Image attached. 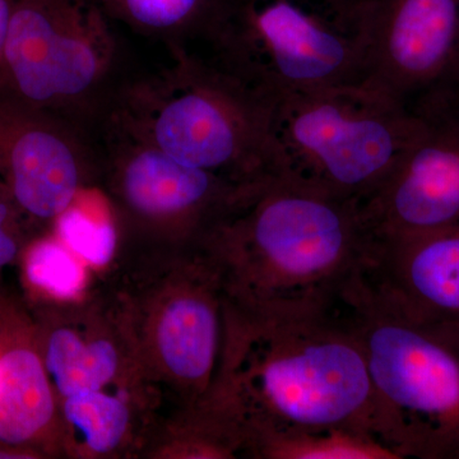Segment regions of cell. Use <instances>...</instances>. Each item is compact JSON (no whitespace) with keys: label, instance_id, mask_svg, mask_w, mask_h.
<instances>
[{"label":"cell","instance_id":"ac0fdd59","mask_svg":"<svg viewBox=\"0 0 459 459\" xmlns=\"http://www.w3.org/2000/svg\"><path fill=\"white\" fill-rule=\"evenodd\" d=\"M65 416L83 435L91 451L99 455L115 451L122 444L131 422L126 402L100 391L65 397Z\"/></svg>","mask_w":459,"mask_h":459},{"label":"cell","instance_id":"5b68a950","mask_svg":"<svg viewBox=\"0 0 459 459\" xmlns=\"http://www.w3.org/2000/svg\"><path fill=\"white\" fill-rule=\"evenodd\" d=\"M421 126L412 108L368 82L294 93L271 107L274 178L358 201L391 174Z\"/></svg>","mask_w":459,"mask_h":459},{"label":"cell","instance_id":"603a6c76","mask_svg":"<svg viewBox=\"0 0 459 459\" xmlns=\"http://www.w3.org/2000/svg\"><path fill=\"white\" fill-rule=\"evenodd\" d=\"M17 207L14 205L9 195L5 198H0V228L13 225L14 213Z\"/></svg>","mask_w":459,"mask_h":459},{"label":"cell","instance_id":"277c9868","mask_svg":"<svg viewBox=\"0 0 459 459\" xmlns=\"http://www.w3.org/2000/svg\"><path fill=\"white\" fill-rule=\"evenodd\" d=\"M171 48V65L126 87L108 114L181 164L235 188L273 179L271 108L188 48Z\"/></svg>","mask_w":459,"mask_h":459},{"label":"cell","instance_id":"cb8c5ba5","mask_svg":"<svg viewBox=\"0 0 459 459\" xmlns=\"http://www.w3.org/2000/svg\"><path fill=\"white\" fill-rule=\"evenodd\" d=\"M35 452L23 451V449L12 448L0 443V459H29L35 458Z\"/></svg>","mask_w":459,"mask_h":459},{"label":"cell","instance_id":"5bb4252c","mask_svg":"<svg viewBox=\"0 0 459 459\" xmlns=\"http://www.w3.org/2000/svg\"><path fill=\"white\" fill-rule=\"evenodd\" d=\"M29 332L0 331V443L23 451L40 442L56 413L49 374Z\"/></svg>","mask_w":459,"mask_h":459},{"label":"cell","instance_id":"8992f818","mask_svg":"<svg viewBox=\"0 0 459 459\" xmlns=\"http://www.w3.org/2000/svg\"><path fill=\"white\" fill-rule=\"evenodd\" d=\"M340 307L364 349L380 439L400 459H459V332L394 313L356 276Z\"/></svg>","mask_w":459,"mask_h":459},{"label":"cell","instance_id":"2e32d148","mask_svg":"<svg viewBox=\"0 0 459 459\" xmlns=\"http://www.w3.org/2000/svg\"><path fill=\"white\" fill-rule=\"evenodd\" d=\"M246 455L271 459H400L376 435L344 427L263 435L249 443Z\"/></svg>","mask_w":459,"mask_h":459},{"label":"cell","instance_id":"3957f363","mask_svg":"<svg viewBox=\"0 0 459 459\" xmlns=\"http://www.w3.org/2000/svg\"><path fill=\"white\" fill-rule=\"evenodd\" d=\"M186 47L270 108L294 93L364 83L365 0H220Z\"/></svg>","mask_w":459,"mask_h":459},{"label":"cell","instance_id":"7a4b0ae2","mask_svg":"<svg viewBox=\"0 0 459 459\" xmlns=\"http://www.w3.org/2000/svg\"><path fill=\"white\" fill-rule=\"evenodd\" d=\"M210 401L243 430L246 451L255 437L301 429L355 428L380 439L367 358L340 303L282 318L226 312Z\"/></svg>","mask_w":459,"mask_h":459},{"label":"cell","instance_id":"7c38bea8","mask_svg":"<svg viewBox=\"0 0 459 459\" xmlns=\"http://www.w3.org/2000/svg\"><path fill=\"white\" fill-rule=\"evenodd\" d=\"M356 282L394 313L459 332V225L369 240Z\"/></svg>","mask_w":459,"mask_h":459},{"label":"cell","instance_id":"d6986e66","mask_svg":"<svg viewBox=\"0 0 459 459\" xmlns=\"http://www.w3.org/2000/svg\"><path fill=\"white\" fill-rule=\"evenodd\" d=\"M27 280L36 289L57 299L74 298L82 291L84 272L62 241H38L26 255Z\"/></svg>","mask_w":459,"mask_h":459},{"label":"cell","instance_id":"4fadbf2b","mask_svg":"<svg viewBox=\"0 0 459 459\" xmlns=\"http://www.w3.org/2000/svg\"><path fill=\"white\" fill-rule=\"evenodd\" d=\"M226 332V299L213 262L195 255L156 316L153 347L166 373L198 407L212 394L221 365Z\"/></svg>","mask_w":459,"mask_h":459},{"label":"cell","instance_id":"8fae6325","mask_svg":"<svg viewBox=\"0 0 459 459\" xmlns=\"http://www.w3.org/2000/svg\"><path fill=\"white\" fill-rule=\"evenodd\" d=\"M368 83L403 104L459 91V0H365Z\"/></svg>","mask_w":459,"mask_h":459},{"label":"cell","instance_id":"ffe728a7","mask_svg":"<svg viewBox=\"0 0 459 459\" xmlns=\"http://www.w3.org/2000/svg\"><path fill=\"white\" fill-rule=\"evenodd\" d=\"M59 240L75 255L91 264H108L117 247V231L113 223L98 220L80 207H71L56 220Z\"/></svg>","mask_w":459,"mask_h":459},{"label":"cell","instance_id":"e0dca14e","mask_svg":"<svg viewBox=\"0 0 459 459\" xmlns=\"http://www.w3.org/2000/svg\"><path fill=\"white\" fill-rule=\"evenodd\" d=\"M108 18L141 35L188 45L212 17L220 0H100Z\"/></svg>","mask_w":459,"mask_h":459},{"label":"cell","instance_id":"9c48e42d","mask_svg":"<svg viewBox=\"0 0 459 459\" xmlns=\"http://www.w3.org/2000/svg\"><path fill=\"white\" fill-rule=\"evenodd\" d=\"M100 146L114 193L126 211L152 225L174 226L193 246L249 192L181 164L108 113Z\"/></svg>","mask_w":459,"mask_h":459},{"label":"cell","instance_id":"9a60e30c","mask_svg":"<svg viewBox=\"0 0 459 459\" xmlns=\"http://www.w3.org/2000/svg\"><path fill=\"white\" fill-rule=\"evenodd\" d=\"M42 360L57 392L65 397L100 391L119 369V353L108 338H83L60 327L45 337Z\"/></svg>","mask_w":459,"mask_h":459},{"label":"cell","instance_id":"30bf717a","mask_svg":"<svg viewBox=\"0 0 459 459\" xmlns=\"http://www.w3.org/2000/svg\"><path fill=\"white\" fill-rule=\"evenodd\" d=\"M83 124L0 87V177L17 210L51 221L74 204L95 162Z\"/></svg>","mask_w":459,"mask_h":459},{"label":"cell","instance_id":"52a82bcc","mask_svg":"<svg viewBox=\"0 0 459 459\" xmlns=\"http://www.w3.org/2000/svg\"><path fill=\"white\" fill-rule=\"evenodd\" d=\"M114 56L100 0H12L0 87L83 124Z\"/></svg>","mask_w":459,"mask_h":459},{"label":"cell","instance_id":"7402d4cb","mask_svg":"<svg viewBox=\"0 0 459 459\" xmlns=\"http://www.w3.org/2000/svg\"><path fill=\"white\" fill-rule=\"evenodd\" d=\"M12 0H0V57L7 40L9 17H11Z\"/></svg>","mask_w":459,"mask_h":459},{"label":"cell","instance_id":"ba28073f","mask_svg":"<svg viewBox=\"0 0 459 459\" xmlns=\"http://www.w3.org/2000/svg\"><path fill=\"white\" fill-rule=\"evenodd\" d=\"M410 108L422 119L418 138L391 174L356 201L370 241L459 225V91Z\"/></svg>","mask_w":459,"mask_h":459},{"label":"cell","instance_id":"6da1fadb","mask_svg":"<svg viewBox=\"0 0 459 459\" xmlns=\"http://www.w3.org/2000/svg\"><path fill=\"white\" fill-rule=\"evenodd\" d=\"M368 243L356 201L273 178L244 195L198 247L219 271L229 313L282 318L334 307Z\"/></svg>","mask_w":459,"mask_h":459},{"label":"cell","instance_id":"44dd1931","mask_svg":"<svg viewBox=\"0 0 459 459\" xmlns=\"http://www.w3.org/2000/svg\"><path fill=\"white\" fill-rule=\"evenodd\" d=\"M12 228L13 225L0 228V268L13 262L20 252V243Z\"/></svg>","mask_w":459,"mask_h":459}]
</instances>
